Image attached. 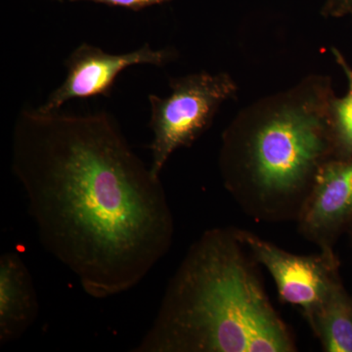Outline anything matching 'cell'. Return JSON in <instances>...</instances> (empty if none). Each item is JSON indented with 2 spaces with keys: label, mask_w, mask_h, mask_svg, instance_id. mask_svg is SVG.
Listing matches in <instances>:
<instances>
[{
  "label": "cell",
  "mask_w": 352,
  "mask_h": 352,
  "mask_svg": "<svg viewBox=\"0 0 352 352\" xmlns=\"http://www.w3.org/2000/svg\"><path fill=\"white\" fill-rule=\"evenodd\" d=\"M11 168L44 249L92 298L138 286L170 251L175 221L161 176L110 113L23 110Z\"/></svg>",
  "instance_id": "1"
},
{
  "label": "cell",
  "mask_w": 352,
  "mask_h": 352,
  "mask_svg": "<svg viewBox=\"0 0 352 352\" xmlns=\"http://www.w3.org/2000/svg\"><path fill=\"white\" fill-rule=\"evenodd\" d=\"M235 227H217L189 248L135 352H295L258 263Z\"/></svg>",
  "instance_id": "2"
},
{
  "label": "cell",
  "mask_w": 352,
  "mask_h": 352,
  "mask_svg": "<svg viewBox=\"0 0 352 352\" xmlns=\"http://www.w3.org/2000/svg\"><path fill=\"white\" fill-rule=\"evenodd\" d=\"M330 76L312 74L240 111L221 136L224 188L248 217L298 221L323 166L333 160Z\"/></svg>",
  "instance_id": "3"
},
{
  "label": "cell",
  "mask_w": 352,
  "mask_h": 352,
  "mask_svg": "<svg viewBox=\"0 0 352 352\" xmlns=\"http://www.w3.org/2000/svg\"><path fill=\"white\" fill-rule=\"evenodd\" d=\"M170 94H150V143L153 173L161 176L175 151L190 147L212 126L222 104L236 96L238 87L226 73L207 72L171 78Z\"/></svg>",
  "instance_id": "4"
},
{
  "label": "cell",
  "mask_w": 352,
  "mask_h": 352,
  "mask_svg": "<svg viewBox=\"0 0 352 352\" xmlns=\"http://www.w3.org/2000/svg\"><path fill=\"white\" fill-rule=\"evenodd\" d=\"M238 236L252 258L270 272L281 300L298 307L307 319L336 287L342 283L335 251L302 256L285 251L256 234L237 228Z\"/></svg>",
  "instance_id": "5"
},
{
  "label": "cell",
  "mask_w": 352,
  "mask_h": 352,
  "mask_svg": "<svg viewBox=\"0 0 352 352\" xmlns=\"http://www.w3.org/2000/svg\"><path fill=\"white\" fill-rule=\"evenodd\" d=\"M175 50H154L146 43L142 47L124 53L110 54L87 43L80 44L65 62L67 76L62 85L48 97L38 111L57 112L73 99L109 96L118 76L122 71L136 65L162 67L175 59Z\"/></svg>",
  "instance_id": "6"
},
{
  "label": "cell",
  "mask_w": 352,
  "mask_h": 352,
  "mask_svg": "<svg viewBox=\"0 0 352 352\" xmlns=\"http://www.w3.org/2000/svg\"><path fill=\"white\" fill-rule=\"evenodd\" d=\"M352 222V159L322 168L298 217V232L322 251H333Z\"/></svg>",
  "instance_id": "7"
},
{
  "label": "cell",
  "mask_w": 352,
  "mask_h": 352,
  "mask_svg": "<svg viewBox=\"0 0 352 352\" xmlns=\"http://www.w3.org/2000/svg\"><path fill=\"white\" fill-rule=\"evenodd\" d=\"M38 295L31 273L19 254L0 258V344L17 340L36 321Z\"/></svg>",
  "instance_id": "8"
},
{
  "label": "cell",
  "mask_w": 352,
  "mask_h": 352,
  "mask_svg": "<svg viewBox=\"0 0 352 352\" xmlns=\"http://www.w3.org/2000/svg\"><path fill=\"white\" fill-rule=\"evenodd\" d=\"M307 321L324 351L352 352V296L344 284L336 287Z\"/></svg>",
  "instance_id": "9"
},
{
  "label": "cell",
  "mask_w": 352,
  "mask_h": 352,
  "mask_svg": "<svg viewBox=\"0 0 352 352\" xmlns=\"http://www.w3.org/2000/svg\"><path fill=\"white\" fill-rule=\"evenodd\" d=\"M336 62L346 76V94L333 96L329 108V124L332 139L333 160L352 159V67L338 48H331Z\"/></svg>",
  "instance_id": "10"
},
{
  "label": "cell",
  "mask_w": 352,
  "mask_h": 352,
  "mask_svg": "<svg viewBox=\"0 0 352 352\" xmlns=\"http://www.w3.org/2000/svg\"><path fill=\"white\" fill-rule=\"evenodd\" d=\"M71 2H94V3L106 4V6L122 7L139 11L147 7L159 6L173 0H69Z\"/></svg>",
  "instance_id": "11"
},
{
  "label": "cell",
  "mask_w": 352,
  "mask_h": 352,
  "mask_svg": "<svg viewBox=\"0 0 352 352\" xmlns=\"http://www.w3.org/2000/svg\"><path fill=\"white\" fill-rule=\"evenodd\" d=\"M324 18H340L352 15V0H326L321 9Z\"/></svg>",
  "instance_id": "12"
},
{
  "label": "cell",
  "mask_w": 352,
  "mask_h": 352,
  "mask_svg": "<svg viewBox=\"0 0 352 352\" xmlns=\"http://www.w3.org/2000/svg\"><path fill=\"white\" fill-rule=\"evenodd\" d=\"M346 233H347V235L349 236V239H351V244H352V222H351V226H349V229H347Z\"/></svg>",
  "instance_id": "13"
},
{
  "label": "cell",
  "mask_w": 352,
  "mask_h": 352,
  "mask_svg": "<svg viewBox=\"0 0 352 352\" xmlns=\"http://www.w3.org/2000/svg\"><path fill=\"white\" fill-rule=\"evenodd\" d=\"M55 1L63 2L64 0H55Z\"/></svg>",
  "instance_id": "14"
}]
</instances>
